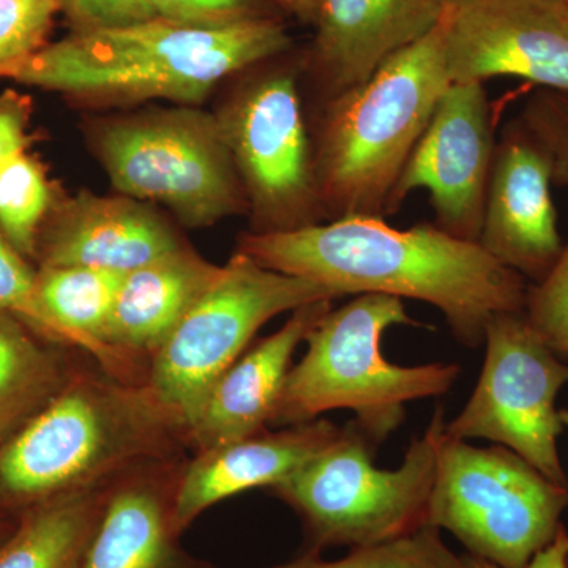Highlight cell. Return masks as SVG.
<instances>
[{
	"instance_id": "1",
	"label": "cell",
	"mask_w": 568,
	"mask_h": 568,
	"mask_svg": "<svg viewBox=\"0 0 568 568\" xmlns=\"http://www.w3.org/2000/svg\"><path fill=\"white\" fill-rule=\"evenodd\" d=\"M237 252L339 297L384 294L436 306L466 347L484 343L493 316L523 312L529 286L478 242L454 237L435 223L396 230L386 219L346 216L283 233L244 234Z\"/></svg>"
},
{
	"instance_id": "2",
	"label": "cell",
	"mask_w": 568,
	"mask_h": 568,
	"mask_svg": "<svg viewBox=\"0 0 568 568\" xmlns=\"http://www.w3.org/2000/svg\"><path fill=\"white\" fill-rule=\"evenodd\" d=\"M286 28L271 17L192 28L155 20L73 32L44 44L0 78L63 93L97 106L168 100L197 106L233 74L286 54Z\"/></svg>"
},
{
	"instance_id": "3",
	"label": "cell",
	"mask_w": 568,
	"mask_h": 568,
	"mask_svg": "<svg viewBox=\"0 0 568 568\" xmlns=\"http://www.w3.org/2000/svg\"><path fill=\"white\" fill-rule=\"evenodd\" d=\"M189 433L145 383L73 369L61 394L0 444V503L29 508L183 458Z\"/></svg>"
},
{
	"instance_id": "4",
	"label": "cell",
	"mask_w": 568,
	"mask_h": 568,
	"mask_svg": "<svg viewBox=\"0 0 568 568\" xmlns=\"http://www.w3.org/2000/svg\"><path fill=\"white\" fill-rule=\"evenodd\" d=\"M450 84L437 24L316 112L313 162L325 222L386 219L392 190Z\"/></svg>"
},
{
	"instance_id": "5",
	"label": "cell",
	"mask_w": 568,
	"mask_h": 568,
	"mask_svg": "<svg viewBox=\"0 0 568 568\" xmlns=\"http://www.w3.org/2000/svg\"><path fill=\"white\" fill-rule=\"evenodd\" d=\"M413 320L402 298L355 295L331 310L306 336V353L291 366L268 425L293 426L336 409L353 410L377 447L405 422L406 405L446 395L457 383V364L395 365L383 354V336Z\"/></svg>"
},
{
	"instance_id": "6",
	"label": "cell",
	"mask_w": 568,
	"mask_h": 568,
	"mask_svg": "<svg viewBox=\"0 0 568 568\" xmlns=\"http://www.w3.org/2000/svg\"><path fill=\"white\" fill-rule=\"evenodd\" d=\"M444 417L437 406L396 469L375 466L376 444L351 420L320 454L272 487L304 523L306 551L365 547L424 528Z\"/></svg>"
},
{
	"instance_id": "7",
	"label": "cell",
	"mask_w": 568,
	"mask_h": 568,
	"mask_svg": "<svg viewBox=\"0 0 568 568\" xmlns=\"http://www.w3.org/2000/svg\"><path fill=\"white\" fill-rule=\"evenodd\" d=\"M92 145L115 192L162 204L185 226L248 212V200L215 114L163 108L97 123Z\"/></svg>"
},
{
	"instance_id": "8",
	"label": "cell",
	"mask_w": 568,
	"mask_h": 568,
	"mask_svg": "<svg viewBox=\"0 0 568 568\" xmlns=\"http://www.w3.org/2000/svg\"><path fill=\"white\" fill-rule=\"evenodd\" d=\"M286 54L246 70L215 114L248 200L254 234L325 222L302 92V61H283Z\"/></svg>"
},
{
	"instance_id": "9",
	"label": "cell",
	"mask_w": 568,
	"mask_h": 568,
	"mask_svg": "<svg viewBox=\"0 0 568 568\" xmlns=\"http://www.w3.org/2000/svg\"><path fill=\"white\" fill-rule=\"evenodd\" d=\"M568 507V488L503 446L476 447L444 428L426 525L446 529L467 555L521 568L547 548Z\"/></svg>"
},
{
	"instance_id": "10",
	"label": "cell",
	"mask_w": 568,
	"mask_h": 568,
	"mask_svg": "<svg viewBox=\"0 0 568 568\" xmlns=\"http://www.w3.org/2000/svg\"><path fill=\"white\" fill-rule=\"evenodd\" d=\"M339 295L235 252L222 275L151 357L144 383L192 432L205 399L261 327L283 313Z\"/></svg>"
},
{
	"instance_id": "11",
	"label": "cell",
	"mask_w": 568,
	"mask_h": 568,
	"mask_svg": "<svg viewBox=\"0 0 568 568\" xmlns=\"http://www.w3.org/2000/svg\"><path fill=\"white\" fill-rule=\"evenodd\" d=\"M484 343L477 386L465 409L446 424V435L506 447L568 488L558 450L564 422L556 405L568 384V365L545 345L525 310L493 316Z\"/></svg>"
},
{
	"instance_id": "12",
	"label": "cell",
	"mask_w": 568,
	"mask_h": 568,
	"mask_svg": "<svg viewBox=\"0 0 568 568\" xmlns=\"http://www.w3.org/2000/svg\"><path fill=\"white\" fill-rule=\"evenodd\" d=\"M496 142L484 82H452L392 190L386 216L425 190L437 227L478 242Z\"/></svg>"
},
{
	"instance_id": "13",
	"label": "cell",
	"mask_w": 568,
	"mask_h": 568,
	"mask_svg": "<svg viewBox=\"0 0 568 568\" xmlns=\"http://www.w3.org/2000/svg\"><path fill=\"white\" fill-rule=\"evenodd\" d=\"M439 24L452 82L518 78L568 93L562 0H448Z\"/></svg>"
},
{
	"instance_id": "14",
	"label": "cell",
	"mask_w": 568,
	"mask_h": 568,
	"mask_svg": "<svg viewBox=\"0 0 568 568\" xmlns=\"http://www.w3.org/2000/svg\"><path fill=\"white\" fill-rule=\"evenodd\" d=\"M548 153L518 115L497 138L478 244L523 278L540 283L564 250Z\"/></svg>"
},
{
	"instance_id": "15",
	"label": "cell",
	"mask_w": 568,
	"mask_h": 568,
	"mask_svg": "<svg viewBox=\"0 0 568 568\" xmlns=\"http://www.w3.org/2000/svg\"><path fill=\"white\" fill-rule=\"evenodd\" d=\"M448 0H317L302 61L316 112L364 84L387 59L439 24Z\"/></svg>"
},
{
	"instance_id": "16",
	"label": "cell",
	"mask_w": 568,
	"mask_h": 568,
	"mask_svg": "<svg viewBox=\"0 0 568 568\" xmlns=\"http://www.w3.org/2000/svg\"><path fill=\"white\" fill-rule=\"evenodd\" d=\"M185 458L115 480L81 568H213L181 547L174 506Z\"/></svg>"
},
{
	"instance_id": "17",
	"label": "cell",
	"mask_w": 568,
	"mask_h": 568,
	"mask_svg": "<svg viewBox=\"0 0 568 568\" xmlns=\"http://www.w3.org/2000/svg\"><path fill=\"white\" fill-rule=\"evenodd\" d=\"M342 428L327 418L284 426L235 440L186 459L175 493V528L183 534L209 508L253 488L275 487L293 476Z\"/></svg>"
},
{
	"instance_id": "18",
	"label": "cell",
	"mask_w": 568,
	"mask_h": 568,
	"mask_svg": "<svg viewBox=\"0 0 568 568\" xmlns=\"http://www.w3.org/2000/svg\"><path fill=\"white\" fill-rule=\"evenodd\" d=\"M171 224L129 196L81 192L63 204L37 253L41 265H82L129 272L181 248Z\"/></svg>"
},
{
	"instance_id": "19",
	"label": "cell",
	"mask_w": 568,
	"mask_h": 568,
	"mask_svg": "<svg viewBox=\"0 0 568 568\" xmlns=\"http://www.w3.org/2000/svg\"><path fill=\"white\" fill-rule=\"evenodd\" d=\"M332 302L317 301L294 310L280 331L245 351L216 381L190 432L194 454L267 429L295 351L331 312Z\"/></svg>"
},
{
	"instance_id": "20",
	"label": "cell",
	"mask_w": 568,
	"mask_h": 568,
	"mask_svg": "<svg viewBox=\"0 0 568 568\" xmlns=\"http://www.w3.org/2000/svg\"><path fill=\"white\" fill-rule=\"evenodd\" d=\"M222 272L189 245L134 268L123 276L103 342L133 361L151 358Z\"/></svg>"
},
{
	"instance_id": "21",
	"label": "cell",
	"mask_w": 568,
	"mask_h": 568,
	"mask_svg": "<svg viewBox=\"0 0 568 568\" xmlns=\"http://www.w3.org/2000/svg\"><path fill=\"white\" fill-rule=\"evenodd\" d=\"M112 485L26 508L0 541V568H81Z\"/></svg>"
},
{
	"instance_id": "22",
	"label": "cell",
	"mask_w": 568,
	"mask_h": 568,
	"mask_svg": "<svg viewBox=\"0 0 568 568\" xmlns=\"http://www.w3.org/2000/svg\"><path fill=\"white\" fill-rule=\"evenodd\" d=\"M36 335L18 317L0 312V444L50 405L74 369Z\"/></svg>"
},
{
	"instance_id": "23",
	"label": "cell",
	"mask_w": 568,
	"mask_h": 568,
	"mask_svg": "<svg viewBox=\"0 0 568 568\" xmlns=\"http://www.w3.org/2000/svg\"><path fill=\"white\" fill-rule=\"evenodd\" d=\"M271 568H465V564L444 544L440 529L426 525L406 536L351 548L349 555L338 560H324L321 552L305 551Z\"/></svg>"
},
{
	"instance_id": "24",
	"label": "cell",
	"mask_w": 568,
	"mask_h": 568,
	"mask_svg": "<svg viewBox=\"0 0 568 568\" xmlns=\"http://www.w3.org/2000/svg\"><path fill=\"white\" fill-rule=\"evenodd\" d=\"M50 203V185L31 156L22 153L0 171V231L22 256L37 253Z\"/></svg>"
},
{
	"instance_id": "25",
	"label": "cell",
	"mask_w": 568,
	"mask_h": 568,
	"mask_svg": "<svg viewBox=\"0 0 568 568\" xmlns=\"http://www.w3.org/2000/svg\"><path fill=\"white\" fill-rule=\"evenodd\" d=\"M525 315L534 331L559 358H568V241L558 263L526 293Z\"/></svg>"
},
{
	"instance_id": "26",
	"label": "cell",
	"mask_w": 568,
	"mask_h": 568,
	"mask_svg": "<svg viewBox=\"0 0 568 568\" xmlns=\"http://www.w3.org/2000/svg\"><path fill=\"white\" fill-rule=\"evenodd\" d=\"M0 312L9 313L36 334L63 345L58 328L41 310L37 297V272L0 231Z\"/></svg>"
},
{
	"instance_id": "27",
	"label": "cell",
	"mask_w": 568,
	"mask_h": 568,
	"mask_svg": "<svg viewBox=\"0 0 568 568\" xmlns=\"http://www.w3.org/2000/svg\"><path fill=\"white\" fill-rule=\"evenodd\" d=\"M58 0H0V73L44 47Z\"/></svg>"
},
{
	"instance_id": "28",
	"label": "cell",
	"mask_w": 568,
	"mask_h": 568,
	"mask_svg": "<svg viewBox=\"0 0 568 568\" xmlns=\"http://www.w3.org/2000/svg\"><path fill=\"white\" fill-rule=\"evenodd\" d=\"M518 119L548 153L552 185L568 189V93L534 89Z\"/></svg>"
},
{
	"instance_id": "29",
	"label": "cell",
	"mask_w": 568,
	"mask_h": 568,
	"mask_svg": "<svg viewBox=\"0 0 568 568\" xmlns=\"http://www.w3.org/2000/svg\"><path fill=\"white\" fill-rule=\"evenodd\" d=\"M160 20L192 28H223L263 17L260 0H149Z\"/></svg>"
},
{
	"instance_id": "30",
	"label": "cell",
	"mask_w": 568,
	"mask_h": 568,
	"mask_svg": "<svg viewBox=\"0 0 568 568\" xmlns=\"http://www.w3.org/2000/svg\"><path fill=\"white\" fill-rule=\"evenodd\" d=\"M74 32L102 31L155 20L149 0H58Z\"/></svg>"
},
{
	"instance_id": "31",
	"label": "cell",
	"mask_w": 568,
	"mask_h": 568,
	"mask_svg": "<svg viewBox=\"0 0 568 568\" xmlns=\"http://www.w3.org/2000/svg\"><path fill=\"white\" fill-rule=\"evenodd\" d=\"M28 111L14 99L0 100V171L26 153Z\"/></svg>"
},
{
	"instance_id": "32",
	"label": "cell",
	"mask_w": 568,
	"mask_h": 568,
	"mask_svg": "<svg viewBox=\"0 0 568 568\" xmlns=\"http://www.w3.org/2000/svg\"><path fill=\"white\" fill-rule=\"evenodd\" d=\"M465 568H503L473 555L462 556ZM521 568H568V532L566 526L560 525L555 540L547 548L537 552L532 559Z\"/></svg>"
},
{
	"instance_id": "33",
	"label": "cell",
	"mask_w": 568,
	"mask_h": 568,
	"mask_svg": "<svg viewBox=\"0 0 568 568\" xmlns=\"http://www.w3.org/2000/svg\"><path fill=\"white\" fill-rule=\"evenodd\" d=\"M286 13L293 14L304 24H315L317 0H275Z\"/></svg>"
},
{
	"instance_id": "34",
	"label": "cell",
	"mask_w": 568,
	"mask_h": 568,
	"mask_svg": "<svg viewBox=\"0 0 568 568\" xmlns=\"http://www.w3.org/2000/svg\"><path fill=\"white\" fill-rule=\"evenodd\" d=\"M560 417H562L564 425H568V410H560Z\"/></svg>"
},
{
	"instance_id": "35",
	"label": "cell",
	"mask_w": 568,
	"mask_h": 568,
	"mask_svg": "<svg viewBox=\"0 0 568 568\" xmlns=\"http://www.w3.org/2000/svg\"><path fill=\"white\" fill-rule=\"evenodd\" d=\"M562 2H566V3H568V0H562Z\"/></svg>"
}]
</instances>
